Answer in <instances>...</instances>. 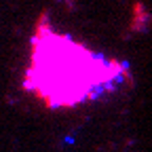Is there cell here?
<instances>
[{
  "mask_svg": "<svg viewBox=\"0 0 152 152\" xmlns=\"http://www.w3.org/2000/svg\"><path fill=\"white\" fill-rule=\"evenodd\" d=\"M133 83L129 64L108 57L57 30L40 13L30 36L23 89L47 110H72Z\"/></svg>",
  "mask_w": 152,
  "mask_h": 152,
  "instance_id": "obj_1",
  "label": "cell"
}]
</instances>
